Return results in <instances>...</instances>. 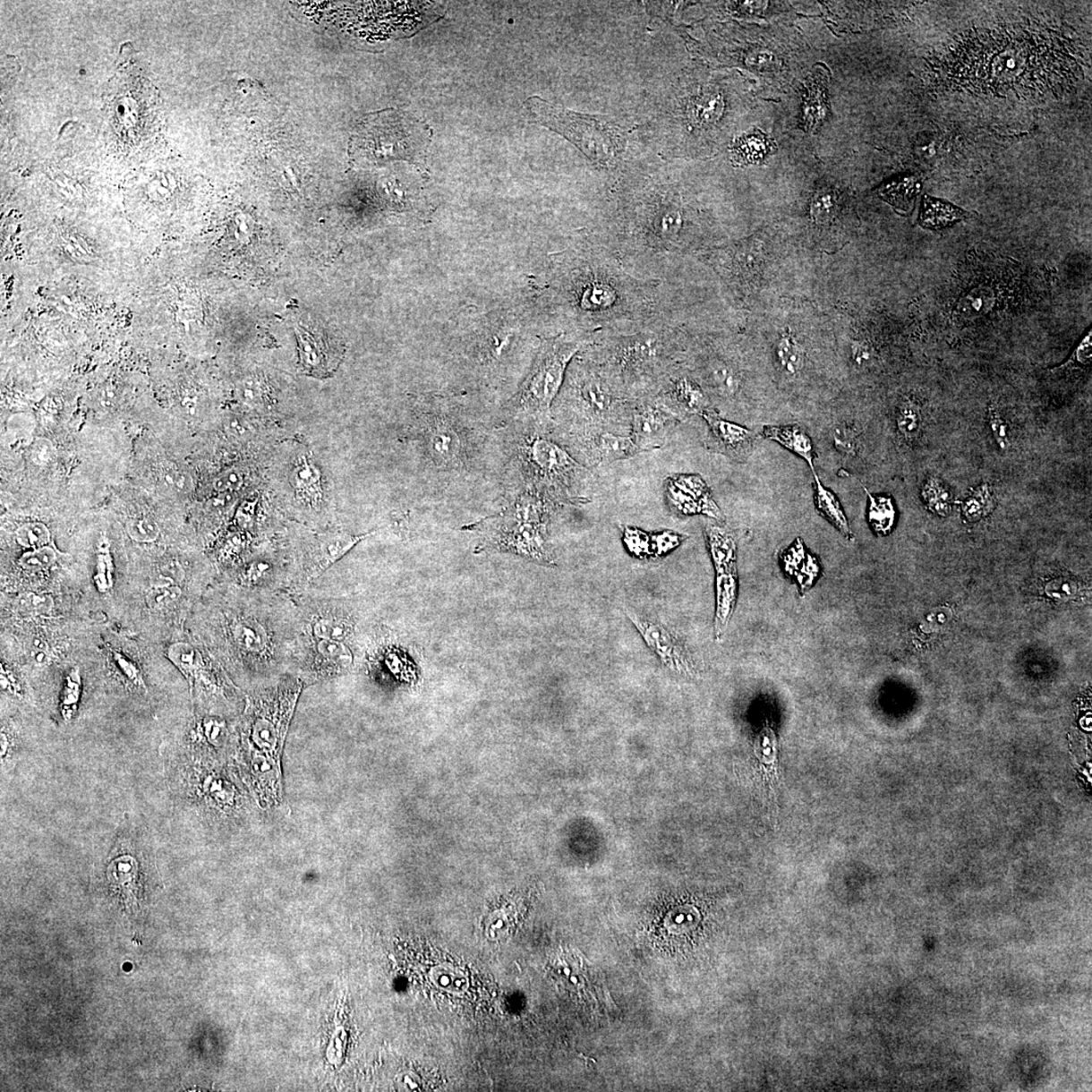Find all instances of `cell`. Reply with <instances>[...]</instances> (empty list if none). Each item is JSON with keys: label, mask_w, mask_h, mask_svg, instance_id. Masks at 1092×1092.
Masks as SVG:
<instances>
[{"label": "cell", "mask_w": 1092, "mask_h": 1092, "mask_svg": "<svg viewBox=\"0 0 1092 1092\" xmlns=\"http://www.w3.org/2000/svg\"><path fill=\"white\" fill-rule=\"evenodd\" d=\"M209 611L205 636L245 693L294 675L300 637L293 595L229 586Z\"/></svg>", "instance_id": "cell-1"}, {"label": "cell", "mask_w": 1092, "mask_h": 1092, "mask_svg": "<svg viewBox=\"0 0 1092 1092\" xmlns=\"http://www.w3.org/2000/svg\"><path fill=\"white\" fill-rule=\"evenodd\" d=\"M303 688L298 677L286 675L269 687L247 692L238 717L241 760L255 793L268 805L282 799L280 758Z\"/></svg>", "instance_id": "cell-2"}, {"label": "cell", "mask_w": 1092, "mask_h": 1092, "mask_svg": "<svg viewBox=\"0 0 1092 1092\" xmlns=\"http://www.w3.org/2000/svg\"><path fill=\"white\" fill-rule=\"evenodd\" d=\"M519 424V423H518ZM528 429L513 440L508 491H528L551 502L575 500L573 494L581 466L568 452L543 431L544 425Z\"/></svg>", "instance_id": "cell-3"}, {"label": "cell", "mask_w": 1092, "mask_h": 1092, "mask_svg": "<svg viewBox=\"0 0 1092 1092\" xmlns=\"http://www.w3.org/2000/svg\"><path fill=\"white\" fill-rule=\"evenodd\" d=\"M477 422L448 405H418L413 415L412 435L420 457L437 473L462 474L478 457L482 439Z\"/></svg>", "instance_id": "cell-4"}, {"label": "cell", "mask_w": 1092, "mask_h": 1092, "mask_svg": "<svg viewBox=\"0 0 1092 1092\" xmlns=\"http://www.w3.org/2000/svg\"><path fill=\"white\" fill-rule=\"evenodd\" d=\"M581 348V338L573 334H559L543 340L532 368L508 402L507 415L513 423L548 424L551 405L557 401L569 365Z\"/></svg>", "instance_id": "cell-5"}, {"label": "cell", "mask_w": 1092, "mask_h": 1092, "mask_svg": "<svg viewBox=\"0 0 1092 1092\" xmlns=\"http://www.w3.org/2000/svg\"><path fill=\"white\" fill-rule=\"evenodd\" d=\"M431 137V128L415 116L386 109L366 115L357 124L350 138L349 155L355 163L405 160L424 166Z\"/></svg>", "instance_id": "cell-6"}, {"label": "cell", "mask_w": 1092, "mask_h": 1092, "mask_svg": "<svg viewBox=\"0 0 1092 1092\" xmlns=\"http://www.w3.org/2000/svg\"><path fill=\"white\" fill-rule=\"evenodd\" d=\"M550 501L532 491L509 494L508 504L475 527L486 530L490 548L507 550L541 561H550L545 548V526Z\"/></svg>", "instance_id": "cell-7"}, {"label": "cell", "mask_w": 1092, "mask_h": 1092, "mask_svg": "<svg viewBox=\"0 0 1092 1092\" xmlns=\"http://www.w3.org/2000/svg\"><path fill=\"white\" fill-rule=\"evenodd\" d=\"M603 366L623 382L657 376L674 356V329L658 323L629 333H611L600 342Z\"/></svg>", "instance_id": "cell-8"}, {"label": "cell", "mask_w": 1092, "mask_h": 1092, "mask_svg": "<svg viewBox=\"0 0 1092 1092\" xmlns=\"http://www.w3.org/2000/svg\"><path fill=\"white\" fill-rule=\"evenodd\" d=\"M530 118L565 137L600 166H614L626 145L623 130L599 116L579 114L533 97L526 100Z\"/></svg>", "instance_id": "cell-9"}, {"label": "cell", "mask_w": 1092, "mask_h": 1092, "mask_svg": "<svg viewBox=\"0 0 1092 1092\" xmlns=\"http://www.w3.org/2000/svg\"><path fill=\"white\" fill-rule=\"evenodd\" d=\"M376 533L351 534L339 530L303 532L292 538L291 556L286 560L288 594L306 592L311 582L337 564L358 543Z\"/></svg>", "instance_id": "cell-10"}, {"label": "cell", "mask_w": 1092, "mask_h": 1092, "mask_svg": "<svg viewBox=\"0 0 1092 1092\" xmlns=\"http://www.w3.org/2000/svg\"><path fill=\"white\" fill-rule=\"evenodd\" d=\"M293 597L300 636L345 643L356 651L361 618L353 604L345 599L310 594L308 591Z\"/></svg>", "instance_id": "cell-11"}, {"label": "cell", "mask_w": 1092, "mask_h": 1092, "mask_svg": "<svg viewBox=\"0 0 1092 1092\" xmlns=\"http://www.w3.org/2000/svg\"><path fill=\"white\" fill-rule=\"evenodd\" d=\"M347 644L300 636L294 654V675L303 686L332 680L355 668L356 655Z\"/></svg>", "instance_id": "cell-12"}, {"label": "cell", "mask_w": 1092, "mask_h": 1092, "mask_svg": "<svg viewBox=\"0 0 1092 1092\" xmlns=\"http://www.w3.org/2000/svg\"><path fill=\"white\" fill-rule=\"evenodd\" d=\"M567 385L564 384L565 400L575 403V407L596 418H608L619 408V397L614 388L599 372L587 365L573 364L568 368Z\"/></svg>", "instance_id": "cell-13"}, {"label": "cell", "mask_w": 1092, "mask_h": 1092, "mask_svg": "<svg viewBox=\"0 0 1092 1092\" xmlns=\"http://www.w3.org/2000/svg\"><path fill=\"white\" fill-rule=\"evenodd\" d=\"M627 614L646 644L673 673L687 677L699 674L690 653L665 627L633 612Z\"/></svg>", "instance_id": "cell-14"}, {"label": "cell", "mask_w": 1092, "mask_h": 1092, "mask_svg": "<svg viewBox=\"0 0 1092 1092\" xmlns=\"http://www.w3.org/2000/svg\"><path fill=\"white\" fill-rule=\"evenodd\" d=\"M286 584V560L269 552L252 553L236 567L230 583L232 587L260 593H287Z\"/></svg>", "instance_id": "cell-15"}, {"label": "cell", "mask_w": 1092, "mask_h": 1092, "mask_svg": "<svg viewBox=\"0 0 1092 1092\" xmlns=\"http://www.w3.org/2000/svg\"><path fill=\"white\" fill-rule=\"evenodd\" d=\"M670 507L684 515L704 514L716 520L723 515L704 480L696 474H678L667 482Z\"/></svg>", "instance_id": "cell-16"}, {"label": "cell", "mask_w": 1092, "mask_h": 1092, "mask_svg": "<svg viewBox=\"0 0 1092 1092\" xmlns=\"http://www.w3.org/2000/svg\"><path fill=\"white\" fill-rule=\"evenodd\" d=\"M295 332L298 335L300 362L305 372L314 377H325L337 370L340 361L339 351L321 330L301 323L295 328Z\"/></svg>", "instance_id": "cell-17"}, {"label": "cell", "mask_w": 1092, "mask_h": 1092, "mask_svg": "<svg viewBox=\"0 0 1092 1092\" xmlns=\"http://www.w3.org/2000/svg\"><path fill=\"white\" fill-rule=\"evenodd\" d=\"M701 415L709 427L714 449L737 460H745L751 455L756 437L750 429L729 422L709 410Z\"/></svg>", "instance_id": "cell-18"}, {"label": "cell", "mask_w": 1092, "mask_h": 1092, "mask_svg": "<svg viewBox=\"0 0 1092 1092\" xmlns=\"http://www.w3.org/2000/svg\"><path fill=\"white\" fill-rule=\"evenodd\" d=\"M674 422L673 413L665 407L644 405L634 416L631 439L642 451L653 449L664 444Z\"/></svg>", "instance_id": "cell-19"}, {"label": "cell", "mask_w": 1092, "mask_h": 1092, "mask_svg": "<svg viewBox=\"0 0 1092 1092\" xmlns=\"http://www.w3.org/2000/svg\"><path fill=\"white\" fill-rule=\"evenodd\" d=\"M291 483L296 498L307 508L318 511L323 501V486L321 471L313 458L302 454L296 457L292 473Z\"/></svg>", "instance_id": "cell-20"}, {"label": "cell", "mask_w": 1092, "mask_h": 1092, "mask_svg": "<svg viewBox=\"0 0 1092 1092\" xmlns=\"http://www.w3.org/2000/svg\"><path fill=\"white\" fill-rule=\"evenodd\" d=\"M737 567L716 571L715 636L720 639L727 629L737 603Z\"/></svg>", "instance_id": "cell-21"}, {"label": "cell", "mask_w": 1092, "mask_h": 1092, "mask_svg": "<svg viewBox=\"0 0 1092 1092\" xmlns=\"http://www.w3.org/2000/svg\"><path fill=\"white\" fill-rule=\"evenodd\" d=\"M586 449L589 456L597 463H611L634 456L642 451L630 437L611 432L592 435L586 441Z\"/></svg>", "instance_id": "cell-22"}, {"label": "cell", "mask_w": 1092, "mask_h": 1092, "mask_svg": "<svg viewBox=\"0 0 1092 1092\" xmlns=\"http://www.w3.org/2000/svg\"><path fill=\"white\" fill-rule=\"evenodd\" d=\"M763 435L764 439L779 443L805 459L815 472L813 441L802 428L798 425H768L763 428Z\"/></svg>", "instance_id": "cell-23"}, {"label": "cell", "mask_w": 1092, "mask_h": 1092, "mask_svg": "<svg viewBox=\"0 0 1092 1092\" xmlns=\"http://www.w3.org/2000/svg\"><path fill=\"white\" fill-rule=\"evenodd\" d=\"M922 190V182L916 175H903L879 187L878 196L892 205L897 213L908 215L914 209Z\"/></svg>", "instance_id": "cell-24"}, {"label": "cell", "mask_w": 1092, "mask_h": 1092, "mask_svg": "<svg viewBox=\"0 0 1092 1092\" xmlns=\"http://www.w3.org/2000/svg\"><path fill=\"white\" fill-rule=\"evenodd\" d=\"M967 216L964 209L926 194L918 223L924 229L938 231L965 220Z\"/></svg>", "instance_id": "cell-25"}, {"label": "cell", "mask_w": 1092, "mask_h": 1092, "mask_svg": "<svg viewBox=\"0 0 1092 1092\" xmlns=\"http://www.w3.org/2000/svg\"><path fill=\"white\" fill-rule=\"evenodd\" d=\"M815 482V500L816 508L819 514L830 522L839 532L844 535L848 541H853L854 535L839 499L833 495L832 491L826 489L817 474L814 472Z\"/></svg>", "instance_id": "cell-26"}, {"label": "cell", "mask_w": 1092, "mask_h": 1092, "mask_svg": "<svg viewBox=\"0 0 1092 1092\" xmlns=\"http://www.w3.org/2000/svg\"><path fill=\"white\" fill-rule=\"evenodd\" d=\"M706 538L715 571L737 567V544L727 530L709 525Z\"/></svg>", "instance_id": "cell-27"}, {"label": "cell", "mask_w": 1092, "mask_h": 1092, "mask_svg": "<svg viewBox=\"0 0 1092 1092\" xmlns=\"http://www.w3.org/2000/svg\"><path fill=\"white\" fill-rule=\"evenodd\" d=\"M670 399L680 408L693 414H702L708 410L706 397L695 381L688 378L672 380L669 391Z\"/></svg>", "instance_id": "cell-28"}, {"label": "cell", "mask_w": 1092, "mask_h": 1092, "mask_svg": "<svg viewBox=\"0 0 1092 1092\" xmlns=\"http://www.w3.org/2000/svg\"><path fill=\"white\" fill-rule=\"evenodd\" d=\"M773 140L760 131L739 138L732 147L733 158L738 164H753L762 161L774 149Z\"/></svg>", "instance_id": "cell-29"}, {"label": "cell", "mask_w": 1092, "mask_h": 1092, "mask_svg": "<svg viewBox=\"0 0 1092 1092\" xmlns=\"http://www.w3.org/2000/svg\"><path fill=\"white\" fill-rule=\"evenodd\" d=\"M865 491L869 498V524L874 532L880 535L891 533L896 516L892 499L883 496H873L867 489H865Z\"/></svg>", "instance_id": "cell-30"}, {"label": "cell", "mask_w": 1092, "mask_h": 1092, "mask_svg": "<svg viewBox=\"0 0 1092 1092\" xmlns=\"http://www.w3.org/2000/svg\"><path fill=\"white\" fill-rule=\"evenodd\" d=\"M896 425L904 440L917 441L923 431V415L919 405L911 400L901 403L897 412Z\"/></svg>", "instance_id": "cell-31"}, {"label": "cell", "mask_w": 1092, "mask_h": 1092, "mask_svg": "<svg viewBox=\"0 0 1092 1092\" xmlns=\"http://www.w3.org/2000/svg\"><path fill=\"white\" fill-rule=\"evenodd\" d=\"M707 380L717 393L727 397L736 395L740 386L737 371L722 362H714L709 365Z\"/></svg>", "instance_id": "cell-32"}, {"label": "cell", "mask_w": 1092, "mask_h": 1092, "mask_svg": "<svg viewBox=\"0 0 1092 1092\" xmlns=\"http://www.w3.org/2000/svg\"><path fill=\"white\" fill-rule=\"evenodd\" d=\"M81 674L78 667L70 670L61 693L60 713L64 721H72L78 710L81 696Z\"/></svg>", "instance_id": "cell-33"}, {"label": "cell", "mask_w": 1092, "mask_h": 1092, "mask_svg": "<svg viewBox=\"0 0 1092 1092\" xmlns=\"http://www.w3.org/2000/svg\"><path fill=\"white\" fill-rule=\"evenodd\" d=\"M723 112V99L720 93H704L693 101L692 120L698 124H713L720 120Z\"/></svg>", "instance_id": "cell-34"}, {"label": "cell", "mask_w": 1092, "mask_h": 1092, "mask_svg": "<svg viewBox=\"0 0 1092 1092\" xmlns=\"http://www.w3.org/2000/svg\"><path fill=\"white\" fill-rule=\"evenodd\" d=\"M183 584L156 583L148 592L147 602L152 610H164L175 607L183 602L185 598Z\"/></svg>", "instance_id": "cell-35"}, {"label": "cell", "mask_w": 1092, "mask_h": 1092, "mask_svg": "<svg viewBox=\"0 0 1092 1092\" xmlns=\"http://www.w3.org/2000/svg\"><path fill=\"white\" fill-rule=\"evenodd\" d=\"M922 495L927 508L940 515L948 514L954 503L951 491L935 478L926 482Z\"/></svg>", "instance_id": "cell-36"}, {"label": "cell", "mask_w": 1092, "mask_h": 1092, "mask_svg": "<svg viewBox=\"0 0 1092 1092\" xmlns=\"http://www.w3.org/2000/svg\"><path fill=\"white\" fill-rule=\"evenodd\" d=\"M15 611L22 618H38L50 615L54 608V600L48 594H37L27 592L15 600Z\"/></svg>", "instance_id": "cell-37"}, {"label": "cell", "mask_w": 1092, "mask_h": 1092, "mask_svg": "<svg viewBox=\"0 0 1092 1092\" xmlns=\"http://www.w3.org/2000/svg\"><path fill=\"white\" fill-rule=\"evenodd\" d=\"M994 498L987 483L974 491V493L962 503L964 516L970 521H977L993 511Z\"/></svg>", "instance_id": "cell-38"}, {"label": "cell", "mask_w": 1092, "mask_h": 1092, "mask_svg": "<svg viewBox=\"0 0 1092 1092\" xmlns=\"http://www.w3.org/2000/svg\"><path fill=\"white\" fill-rule=\"evenodd\" d=\"M15 540L27 550H37L49 545L51 532L42 522H28L15 532Z\"/></svg>", "instance_id": "cell-39"}, {"label": "cell", "mask_w": 1092, "mask_h": 1092, "mask_svg": "<svg viewBox=\"0 0 1092 1092\" xmlns=\"http://www.w3.org/2000/svg\"><path fill=\"white\" fill-rule=\"evenodd\" d=\"M824 91L825 89L821 83L813 82L809 84L803 115H805L806 124H811L810 127H814V124L818 122L821 123L826 114H828Z\"/></svg>", "instance_id": "cell-40"}, {"label": "cell", "mask_w": 1092, "mask_h": 1092, "mask_svg": "<svg viewBox=\"0 0 1092 1092\" xmlns=\"http://www.w3.org/2000/svg\"><path fill=\"white\" fill-rule=\"evenodd\" d=\"M126 533L132 542L138 543H152L160 536V526L150 517L130 519L126 525Z\"/></svg>", "instance_id": "cell-41"}, {"label": "cell", "mask_w": 1092, "mask_h": 1092, "mask_svg": "<svg viewBox=\"0 0 1092 1092\" xmlns=\"http://www.w3.org/2000/svg\"><path fill=\"white\" fill-rule=\"evenodd\" d=\"M838 208L836 192L832 190L819 191L811 204L810 214L817 224L828 223L832 220Z\"/></svg>", "instance_id": "cell-42"}, {"label": "cell", "mask_w": 1092, "mask_h": 1092, "mask_svg": "<svg viewBox=\"0 0 1092 1092\" xmlns=\"http://www.w3.org/2000/svg\"><path fill=\"white\" fill-rule=\"evenodd\" d=\"M58 553L51 545L43 546L37 550H30L21 557L19 564L21 567L29 569V571H43L56 564Z\"/></svg>", "instance_id": "cell-43"}, {"label": "cell", "mask_w": 1092, "mask_h": 1092, "mask_svg": "<svg viewBox=\"0 0 1092 1092\" xmlns=\"http://www.w3.org/2000/svg\"><path fill=\"white\" fill-rule=\"evenodd\" d=\"M833 446L840 454L854 456L859 450V433L851 425L840 424L832 431Z\"/></svg>", "instance_id": "cell-44"}, {"label": "cell", "mask_w": 1092, "mask_h": 1092, "mask_svg": "<svg viewBox=\"0 0 1092 1092\" xmlns=\"http://www.w3.org/2000/svg\"><path fill=\"white\" fill-rule=\"evenodd\" d=\"M624 542L627 548L638 558H646L653 556V536L642 532V530L627 527L624 530Z\"/></svg>", "instance_id": "cell-45"}, {"label": "cell", "mask_w": 1092, "mask_h": 1092, "mask_svg": "<svg viewBox=\"0 0 1092 1092\" xmlns=\"http://www.w3.org/2000/svg\"><path fill=\"white\" fill-rule=\"evenodd\" d=\"M777 354L780 364L790 374L798 373L802 365V355L797 345L784 338L778 346Z\"/></svg>", "instance_id": "cell-46"}, {"label": "cell", "mask_w": 1092, "mask_h": 1092, "mask_svg": "<svg viewBox=\"0 0 1092 1092\" xmlns=\"http://www.w3.org/2000/svg\"><path fill=\"white\" fill-rule=\"evenodd\" d=\"M988 423L998 448L1002 451H1009L1011 447L1009 427L1001 413L993 405H990L988 408Z\"/></svg>", "instance_id": "cell-47"}, {"label": "cell", "mask_w": 1092, "mask_h": 1092, "mask_svg": "<svg viewBox=\"0 0 1092 1092\" xmlns=\"http://www.w3.org/2000/svg\"><path fill=\"white\" fill-rule=\"evenodd\" d=\"M95 582L100 593H107L113 588L112 559L107 549H105L104 545H101L98 555V572L95 576Z\"/></svg>", "instance_id": "cell-48"}, {"label": "cell", "mask_w": 1092, "mask_h": 1092, "mask_svg": "<svg viewBox=\"0 0 1092 1092\" xmlns=\"http://www.w3.org/2000/svg\"><path fill=\"white\" fill-rule=\"evenodd\" d=\"M685 536L675 533H661L653 536V556L661 557L667 555L680 545L685 540Z\"/></svg>", "instance_id": "cell-49"}, {"label": "cell", "mask_w": 1092, "mask_h": 1092, "mask_svg": "<svg viewBox=\"0 0 1092 1092\" xmlns=\"http://www.w3.org/2000/svg\"><path fill=\"white\" fill-rule=\"evenodd\" d=\"M163 485L175 491H189L192 486V481L185 473L174 469V467H166L161 473Z\"/></svg>", "instance_id": "cell-50"}, {"label": "cell", "mask_w": 1092, "mask_h": 1092, "mask_svg": "<svg viewBox=\"0 0 1092 1092\" xmlns=\"http://www.w3.org/2000/svg\"><path fill=\"white\" fill-rule=\"evenodd\" d=\"M54 454L53 443L45 439H37L30 448V458L38 466L48 465Z\"/></svg>", "instance_id": "cell-51"}, {"label": "cell", "mask_w": 1092, "mask_h": 1092, "mask_svg": "<svg viewBox=\"0 0 1092 1092\" xmlns=\"http://www.w3.org/2000/svg\"><path fill=\"white\" fill-rule=\"evenodd\" d=\"M243 482V475L236 470H229L222 473L214 481V489L218 493H227L239 489Z\"/></svg>", "instance_id": "cell-52"}, {"label": "cell", "mask_w": 1092, "mask_h": 1092, "mask_svg": "<svg viewBox=\"0 0 1092 1092\" xmlns=\"http://www.w3.org/2000/svg\"><path fill=\"white\" fill-rule=\"evenodd\" d=\"M114 657L115 661L118 662L120 669L123 670L124 675L128 678V680L137 686V687L145 688L143 678L141 674H140L138 668L127 658L123 657V655L118 653H114Z\"/></svg>", "instance_id": "cell-53"}, {"label": "cell", "mask_w": 1092, "mask_h": 1092, "mask_svg": "<svg viewBox=\"0 0 1092 1092\" xmlns=\"http://www.w3.org/2000/svg\"><path fill=\"white\" fill-rule=\"evenodd\" d=\"M992 298L993 295H990L985 291H974L964 303V305H966L965 311L968 314H971L972 311H975V314L980 313Z\"/></svg>", "instance_id": "cell-54"}, {"label": "cell", "mask_w": 1092, "mask_h": 1092, "mask_svg": "<svg viewBox=\"0 0 1092 1092\" xmlns=\"http://www.w3.org/2000/svg\"><path fill=\"white\" fill-rule=\"evenodd\" d=\"M1073 360L1081 366H1089L1092 360L1091 331L1082 339L1075 349Z\"/></svg>", "instance_id": "cell-55"}, {"label": "cell", "mask_w": 1092, "mask_h": 1092, "mask_svg": "<svg viewBox=\"0 0 1092 1092\" xmlns=\"http://www.w3.org/2000/svg\"><path fill=\"white\" fill-rule=\"evenodd\" d=\"M30 659L36 667L49 666L52 662V655L49 649H38L33 647L30 652Z\"/></svg>", "instance_id": "cell-56"}, {"label": "cell", "mask_w": 1092, "mask_h": 1092, "mask_svg": "<svg viewBox=\"0 0 1092 1092\" xmlns=\"http://www.w3.org/2000/svg\"><path fill=\"white\" fill-rule=\"evenodd\" d=\"M773 56L770 52L764 50H756L750 54L747 57V64L755 68H764L772 64Z\"/></svg>", "instance_id": "cell-57"}]
</instances>
